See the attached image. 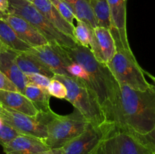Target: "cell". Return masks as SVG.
<instances>
[{
  "label": "cell",
  "mask_w": 155,
  "mask_h": 154,
  "mask_svg": "<svg viewBox=\"0 0 155 154\" xmlns=\"http://www.w3.org/2000/svg\"><path fill=\"white\" fill-rule=\"evenodd\" d=\"M0 41L6 49L18 53L26 52L33 48L21 40L12 27L2 17H0Z\"/></svg>",
  "instance_id": "18"
},
{
  "label": "cell",
  "mask_w": 155,
  "mask_h": 154,
  "mask_svg": "<svg viewBox=\"0 0 155 154\" xmlns=\"http://www.w3.org/2000/svg\"><path fill=\"white\" fill-rule=\"evenodd\" d=\"M2 147L5 154H36L50 149L43 140L21 134Z\"/></svg>",
  "instance_id": "15"
},
{
  "label": "cell",
  "mask_w": 155,
  "mask_h": 154,
  "mask_svg": "<svg viewBox=\"0 0 155 154\" xmlns=\"http://www.w3.org/2000/svg\"><path fill=\"white\" fill-rule=\"evenodd\" d=\"M32 3L55 28L75 40L74 36V26L70 24L60 14L50 0H34Z\"/></svg>",
  "instance_id": "17"
},
{
  "label": "cell",
  "mask_w": 155,
  "mask_h": 154,
  "mask_svg": "<svg viewBox=\"0 0 155 154\" xmlns=\"http://www.w3.org/2000/svg\"><path fill=\"white\" fill-rule=\"evenodd\" d=\"M8 6V0H0V14L7 13Z\"/></svg>",
  "instance_id": "31"
},
{
  "label": "cell",
  "mask_w": 155,
  "mask_h": 154,
  "mask_svg": "<svg viewBox=\"0 0 155 154\" xmlns=\"http://www.w3.org/2000/svg\"><path fill=\"white\" fill-rule=\"evenodd\" d=\"M72 11L77 21L84 22L92 29L98 27L89 0H63Z\"/></svg>",
  "instance_id": "20"
},
{
  "label": "cell",
  "mask_w": 155,
  "mask_h": 154,
  "mask_svg": "<svg viewBox=\"0 0 155 154\" xmlns=\"http://www.w3.org/2000/svg\"><path fill=\"white\" fill-rule=\"evenodd\" d=\"M93 33V39L89 48L98 61L107 65L116 54L114 39L110 30L104 27H95Z\"/></svg>",
  "instance_id": "13"
},
{
  "label": "cell",
  "mask_w": 155,
  "mask_h": 154,
  "mask_svg": "<svg viewBox=\"0 0 155 154\" xmlns=\"http://www.w3.org/2000/svg\"><path fill=\"white\" fill-rule=\"evenodd\" d=\"M47 91L50 96H53L59 99H66L68 94L66 86L60 80L54 78L51 79V82L47 88Z\"/></svg>",
  "instance_id": "24"
},
{
  "label": "cell",
  "mask_w": 155,
  "mask_h": 154,
  "mask_svg": "<svg viewBox=\"0 0 155 154\" xmlns=\"http://www.w3.org/2000/svg\"><path fill=\"white\" fill-rule=\"evenodd\" d=\"M138 140L151 152L155 154V127L149 131L148 133L145 134H139L133 133Z\"/></svg>",
  "instance_id": "28"
},
{
  "label": "cell",
  "mask_w": 155,
  "mask_h": 154,
  "mask_svg": "<svg viewBox=\"0 0 155 154\" xmlns=\"http://www.w3.org/2000/svg\"><path fill=\"white\" fill-rule=\"evenodd\" d=\"M8 3L7 13L18 15L28 21L45 38L48 44L68 48L78 45L74 39L55 28L32 2L25 0H8Z\"/></svg>",
  "instance_id": "4"
},
{
  "label": "cell",
  "mask_w": 155,
  "mask_h": 154,
  "mask_svg": "<svg viewBox=\"0 0 155 154\" xmlns=\"http://www.w3.org/2000/svg\"><path fill=\"white\" fill-rule=\"evenodd\" d=\"M25 1H27V2H33L34 0H25Z\"/></svg>",
  "instance_id": "35"
},
{
  "label": "cell",
  "mask_w": 155,
  "mask_h": 154,
  "mask_svg": "<svg viewBox=\"0 0 155 154\" xmlns=\"http://www.w3.org/2000/svg\"><path fill=\"white\" fill-rule=\"evenodd\" d=\"M51 4L55 7L60 14L72 26L74 25V20L76 19L72 11L69 6L63 0H50Z\"/></svg>",
  "instance_id": "27"
},
{
  "label": "cell",
  "mask_w": 155,
  "mask_h": 154,
  "mask_svg": "<svg viewBox=\"0 0 155 154\" xmlns=\"http://www.w3.org/2000/svg\"><path fill=\"white\" fill-rule=\"evenodd\" d=\"M53 78L60 80L66 86L68 91L66 100L89 123L99 125L105 122L102 107L96 95L83 81L57 74Z\"/></svg>",
  "instance_id": "3"
},
{
  "label": "cell",
  "mask_w": 155,
  "mask_h": 154,
  "mask_svg": "<svg viewBox=\"0 0 155 154\" xmlns=\"http://www.w3.org/2000/svg\"><path fill=\"white\" fill-rule=\"evenodd\" d=\"M107 66L120 85L136 90H147L151 84L147 81L144 69L136 60L132 50L117 48L116 54Z\"/></svg>",
  "instance_id": "6"
},
{
  "label": "cell",
  "mask_w": 155,
  "mask_h": 154,
  "mask_svg": "<svg viewBox=\"0 0 155 154\" xmlns=\"http://www.w3.org/2000/svg\"><path fill=\"white\" fill-rule=\"evenodd\" d=\"M93 29L83 21H77V26L74 27V36L79 45L90 48L93 39Z\"/></svg>",
  "instance_id": "23"
},
{
  "label": "cell",
  "mask_w": 155,
  "mask_h": 154,
  "mask_svg": "<svg viewBox=\"0 0 155 154\" xmlns=\"http://www.w3.org/2000/svg\"><path fill=\"white\" fill-rule=\"evenodd\" d=\"M0 17L7 21L21 40L33 48L48 44L45 38L28 21L21 17L8 13L0 14Z\"/></svg>",
  "instance_id": "12"
},
{
  "label": "cell",
  "mask_w": 155,
  "mask_h": 154,
  "mask_svg": "<svg viewBox=\"0 0 155 154\" xmlns=\"http://www.w3.org/2000/svg\"><path fill=\"white\" fill-rule=\"evenodd\" d=\"M24 75L27 79V85H33L43 90H47L51 79L49 77L39 73H29Z\"/></svg>",
  "instance_id": "26"
},
{
  "label": "cell",
  "mask_w": 155,
  "mask_h": 154,
  "mask_svg": "<svg viewBox=\"0 0 155 154\" xmlns=\"http://www.w3.org/2000/svg\"><path fill=\"white\" fill-rule=\"evenodd\" d=\"M149 154H153V153H151H151H149Z\"/></svg>",
  "instance_id": "36"
},
{
  "label": "cell",
  "mask_w": 155,
  "mask_h": 154,
  "mask_svg": "<svg viewBox=\"0 0 155 154\" xmlns=\"http://www.w3.org/2000/svg\"><path fill=\"white\" fill-rule=\"evenodd\" d=\"M24 95L31 101L39 112H48L51 110L49 105L51 96L47 90H43L33 85H27Z\"/></svg>",
  "instance_id": "21"
},
{
  "label": "cell",
  "mask_w": 155,
  "mask_h": 154,
  "mask_svg": "<svg viewBox=\"0 0 155 154\" xmlns=\"http://www.w3.org/2000/svg\"><path fill=\"white\" fill-rule=\"evenodd\" d=\"M5 49H6L4 45H3V44L2 43L1 41H0V51H3V50H5Z\"/></svg>",
  "instance_id": "33"
},
{
  "label": "cell",
  "mask_w": 155,
  "mask_h": 154,
  "mask_svg": "<svg viewBox=\"0 0 155 154\" xmlns=\"http://www.w3.org/2000/svg\"><path fill=\"white\" fill-rule=\"evenodd\" d=\"M144 73H145V75H148V76L151 79V80L152 81V83H151V84L153 85V86H154L155 88V76H154V75H151V73H149V72H147V71L145 70H144Z\"/></svg>",
  "instance_id": "32"
},
{
  "label": "cell",
  "mask_w": 155,
  "mask_h": 154,
  "mask_svg": "<svg viewBox=\"0 0 155 154\" xmlns=\"http://www.w3.org/2000/svg\"><path fill=\"white\" fill-rule=\"evenodd\" d=\"M2 110V105H1V104H0V115H1Z\"/></svg>",
  "instance_id": "34"
},
{
  "label": "cell",
  "mask_w": 155,
  "mask_h": 154,
  "mask_svg": "<svg viewBox=\"0 0 155 154\" xmlns=\"http://www.w3.org/2000/svg\"><path fill=\"white\" fill-rule=\"evenodd\" d=\"M41 63L57 75L70 76L67 66L71 59L65 54L61 46L57 45H46L32 48L28 51Z\"/></svg>",
  "instance_id": "10"
},
{
  "label": "cell",
  "mask_w": 155,
  "mask_h": 154,
  "mask_svg": "<svg viewBox=\"0 0 155 154\" xmlns=\"http://www.w3.org/2000/svg\"><path fill=\"white\" fill-rule=\"evenodd\" d=\"M149 153L151 152L133 133L110 122H108L105 134L93 152V154Z\"/></svg>",
  "instance_id": "7"
},
{
  "label": "cell",
  "mask_w": 155,
  "mask_h": 154,
  "mask_svg": "<svg viewBox=\"0 0 155 154\" xmlns=\"http://www.w3.org/2000/svg\"><path fill=\"white\" fill-rule=\"evenodd\" d=\"M19 133L0 118V145L3 146L19 135Z\"/></svg>",
  "instance_id": "25"
},
{
  "label": "cell",
  "mask_w": 155,
  "mask_h": 154,
  "mask_svg": "<svg viewBox=\"0 0 155 154\" xmlns=\"http://www.w3.org/2000/svg\"><path fill=\"white\" fill-rule=\"evenodd\" d=\"M62 49L71 60L81 65L86 71L91 89L96 95L103 110L115 98L120 88L108 66L98 61L89 48L78 45L73 48L62 47Z\"/></svg>",
  "instance_id": "2"
},
{
  "label": "cell",
  "mask_w": 155,
  "mask_h": 154,
  "mask_svg": "<svg viewBox=\"0 0 155 154\" xmlns=\"http://www.w3.org/2000/svg\"><path fill=\"white\" fill-rule=\"evenodd\" d=\"M50 111L39 112L36 116H31L2 107L0 118L19 134L32 136L45 142L47 137L46 123Z\"/></svg>",
  "instance_id": "8"
},
{
  "label": "cell",
  "mask_w": 155,
  "mask_h": 154,
  "mask_svg": "<svg viewBox=\"0 0 155 154\" xmlns=\"http://www.w3.org/2000/svg\"><path fill=\"white\" fill-rule=\"evenodd\" d=\"M17 54L18 52L9 49L0 51V71L16 86L18 91L24 94L27 82L16 63Z\"/></svg>",
  "instance_id": "14"
},
{
  "label": "cell",
  "mask_w": 155,
  "mask_h": 154,
  "mask_svg": "<svg viewBox=\"0 0 155 154\" xmlns=\"http://www.w3.org/2000/svg\"><path fill=\"white\" fill-rule=\"evenodd\" d=\"M18 91L16 86L0 71V91Z\"/></svg>",
  "instance_id": "29"
},
{
  "label": "cell",
  "mask_w": 155,
  "mask_h": 154,
  "mask_svg": "<svg viewBox=\"0 0 155 154\" xmlns=\"http://www.w3.org/2000/svg\"><path fill=\"white\" fill-rule=\"evenodd\" d=\"M0 104L3 107L28 116H35L39 113L31 101L18 91H0Z\"/></svg>",
  "instance_id": "16"
},
{
  "label": "cell",
  "mask_w": 155,
  "mask_h": 154,
  "mask_svg": "<svg viewBox=\"0 0 155 154\" xmlns=\"http://www.w3.org/2000/svg\"><path fill=\"white\" fill-rule=\"evenodd\" d=\"M89 3L98 27H104L111 31L113 26L107 0H89Z\"/></svg>",
  "instance_id": "22"
},
{
  "label": "cell",
  "mask_w": 155,
  "mask_h": 154,
  "mask_svg": "<svg viewBox=\"0 0 155 154\" xmlns=\"http://www.w3.org/2000/svg\"><path fill=\"white\" fill-rule=\"evenodd\" d=\"M15 60L19 69L24 74L39 73L51 79L54 77V72L29 51L18 53Z\"/></svg>",
  "instance_id": "19"
},
{
  "label": "cell",
  "mask_w": 155,
  "mask_h": 154,
  "mask_svg": "<svg viewBox=\"0 0 155 154\" xmlns=\"http://www.w3.org/2000/svg\"><path fill=\"white\" fill-rule=\"evenodd\" d=\"M103 113L105 122L134 134H147L155 127L154 87L151 84L142 91L120 85L116 96L103 108Z\"/></svg>",
  "instance_id": "1"
},
{
  "label": "cell",
  "mask_w": 155,
  "mask_h": 154,
  "mask_svg": "<svg viewBox=\"0 0 155 154\" xmlns=\"http://www.w3.org/2000/svg\"><path fill=\"white\" fill-rule=\"evenodd\" d=\"M108 122L101 125L90 124L81 134L63 146L64 154H93L105 134Z\"/></svg>",
  "instance_id": "9"
},
{
  "label": "cell",
  "mask_w": 155,
  "mask_h": 154,
  "mask_svg": "<svg viewBox=\"0 0 155 154\" xmlns=\"http://www.w3.org/2000/svg\"><path fill=\"white\" fill-rule=\"evenodd\" d=\"M90 125L77 111L65 116L51 110L47 120V137L45 143L49 148L63 147L66 143L81 134Z\"/></svg>",
  "instance_id": "5"
},
{
  "label": "cell",
  "mask_w": 155,
  "mask_h": 154,
  "mask_svg": "<svg viewBox=\"0 0 155 154\" xmlns=\"http://www.w3.org/2000/svg\"><path fill=\"white\" fill-rule=\"evenodd\" d=\"M113 28L110 31L117 48L131 50L127 33V0H107Z\"/></svg>",
  "instance_id": "11"
},
{
  "label": "cell",
  "mask_w": 155,
  "mask_h": 154,
  "mask_svg": "<svg viewBox=\"0 0 155 154\" xmlns=\"http://www.w3.org/2000/svg\"><path fill=\"white\" fill-rule=\"evenodd\" d=\"M36 154H64V153L63 147L59 148H50L46 150L42 151Z\"/></svg>",
  "instance_id": "30"
}]
</instances>
